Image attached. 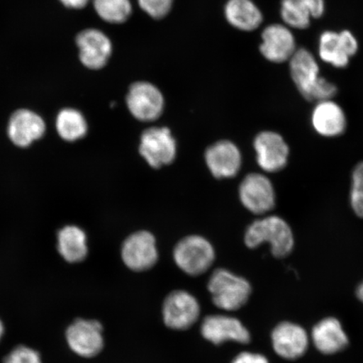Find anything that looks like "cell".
<instances>
[{"instance_id":"obj_12","label":"cell","mask_w":363,"mask_h":363,"mask_svg":"<svg viewBox=\"0 0 363 363\" xmlns=\"http://www.w3.org/2000/svg\"><path fill=\"white\" fill-rule=\"evenodd\" d=\"M298 48L293 30L284 23H275L263 30L259 49L267 61L274 63L289 62Z\"/></svg>"},{"instance_id":"obj_30","label":"cell","mask_w":363,"mask_h":363,"mask_svg":"<svg viewBox=\"0 0 363 363\" xmlns=\"http://www.w3.org/2000/svg\"><path fill=\"white\" fill-rule=\"evenodd\" d=\"M63 6L72 9H82L86 6L89 0H59Z\"/></svg>"},{"instance_id":"obj_1","label":"cell","mask_w":363,"mask_h":363,"mask_svg":"<svg viewBox=\"0 0 363 363\" xmlns=\"http://www.w3.org/2000/svg\"><path fill=\"white\" fill-rule=\"evenodd\" d=\"M289 65L295 88L307 101L333 99L337 94V86L321 76L319 61L310 50L298 48Z\"/></svg>"},{"instance_id":"obj_3","label":"cell","mask_w":363,"mask_h":363,"mask_svg":"<svg viewBox=\"0 0 363 363\" xmlns=\"http://www.w3.org/2000/svg\"><path fill=\"white\" fill-rule=\"evenodd\" d=\"M208 291L215 306L225 311H235L247 303L252 286L242 277L225 269H218L208 279Z\"/></svg>"},{"instance_id":"obj_23","label":"cell","mask_w":363,"mask_h":363,"mask_svg":"<svg viewBox=\"0 0 363 363\" xmlns=\"http://www.w3.org/2000/svg\"><path fill=\"white\" fill-rule=\"evenodd\" d=\"M318 57L326 65L340 69L348 67L352 59L344 47L340 31L333 30H325L320 35Z\"/></svg>"},{"instance_id":"obj_22","label":"cell","mask_w":363,"mask_h":363,"mask_svg":"<svg viewBox=\"0 0 363 363\" xmlns=\"http://www.w3.org/2000/svg\"><path fill=\"white\" fill-rule=\"evenodd\" d=\"M225 15L231 26L244 31L257 29L263 20L260 9L252 0H229Z\"/></svg>"},{"instance_id":"obj_24","label":"cell","mask_w":363,"mask_h":363,"mask_svg":"<svg viewBox=\"0 0 363 363\" xmlns=\"http://www.w3.org/2000/svg\"><path fill=\"white\" fill-rule=\"evenodd\" d=\"M57 133L67 143L78 142L88 134L87 120L74 108H65L58 112L55 120Z\"/></svg>"},{"instance_id":"obj_29","label":"cell","mask_w":363,"mask_h":363,"mask_svg":"<svg viewBox=\"0 0 363 363\" xmlns=\"http://www.w3.org/2000/svg\"><path fill=\"white\" fill-rule=\"evenodd\" d=\"M231 363H269L262 354L244 352L235 357Z\"/></svg>"},{"instance_id":"obj_20","label":"cell","mask_w":363,"mask_h":363,"mask_svg":"<svg viewBox=\"0 0 363 363\" xmlns=\"http://www.w3.org/2000/svg\"><path fill=\"white\" fill-rule=\"evenodd\" d=\"M57 248L66 262H83L89 253L87 234L78 225H65L57 231Z\"/></svg>"},{"instance_id":"obj_21","label":"cell","mask_w":363,"mask_h":363,"mask_svg":"<svg viewBox=\"0 0 363 363\" xmlns=\"http://www.w3.org/2000/svg\"><path fill=\"white\" fill-rule=\"evenodd\" d=\"M312 339L318 350L325 354L338 352L348 345L347 335L335 318H328L317 324L313 329Z\"/></svg>"},{"instance_id":"obj_2","label":"cell","mask_w":363,"mask_h":363,"mask_svg":"<svg viewBox=\"0 0 363 363\" xmlns=\"http://www.w3.org/2000/svg\"><path fill=\"white\" fill-rule=\"evenodd\" d=\"M264 243L270 245L271 252L275 257L289 256L295 245L292 227L284 218L274 215L252 222L245 233V244L253 249Z\"/></svg>"},{"instance_id":"obj_32","label":"cell","mask_w":363,"mask_h":363,"mask_svg":"<svg viewBox=\"0 0 363 363\" xmlns=\"http://www.w3.org/2000/svg\"><path fill=\"white\" fill-rule=\"evenodd\" d=\"M4 330V325L2 323V321L0 320V340H1V338L3 337Z\"/></svg>"},{"instance_id":"obj_15","label":"cell","mask_w":363,"mask_h":363,"mask_svg":"<svg viewBox=\"0 0 363 363\" xmlns=\"http://www.w3.org/2000/svg\"><path fill=\"white\" fill-rule=\"evenodd\" d=\"M313 129L325 138L342 135L347 128V118L343 108L333 99L315 103L311 116Z\"/></svg>"},{"instance_id":"obj_7","label":"cell","mask_w":363,"mask_h":363,"mask_svg":"<svg viewBox=\"0 0 363 363\" xmlns=\"http://www.w3.org/2000/svg\"><path fill=\"white\" fill-rule=\"evenodd\" d=\"M253 146L258 166L267 174H275L287 167L290 147L282 135L272 130L262 131L257 135Z\"/></svg>"},{"instance_id":"obj_26","label":"cell","mask_w":363,"mask_h":363,"mask_svg":"<svg viewBox=\"0 0 363 363\" xmlns=\"http://www.w3.org/2000/svg\"><path fill=\"white\" fill-rule=\"evenodd\" d=\"M349 201L354 214L363 219V161L358 162L352 172Z\"/></svg>"},{"instance_id":"obj_25","label":"cell","mask_w":363,"mask_h":363,"mask_svg":"<svg viewBox=\"0 0 363 363\" xmlns=\"http://www.w3.org/2000/svg\"><path fill=\"white\" fill-rule=\"evenodd\" d=\"M95 11L104 21L121 24L133 11L130 0H94Z\"/></svg>"},{"instance_id":"obj_5","label":"cell","mask_w":363,"mask_h":363,"mask_svg":"<svg viewBox=\"0 0 363 363\" xmlns=\"http://www.w3.org/2000/svg\"><path fill=\"white\" fill-rule=\"evenodd\" d=\"M199 316L201 305L198 299L186 290H174L163 302V322L171 330H189L196 323Z\"/></svg>"},{"instance_id":"obj_17","label":"cell","mask_w":363,"mask_h":363,"mask_svg":"<svg viewBox=\"0 0 363 363\" xmlns=\"http://www.w3.org/2000/svg\"><path fill=\"white\" fill-rule=\"evenodd\" d=\"M325 9V0H282L280 16L289 28L303 30L311 26L313 20L320 19Z\"/></svg>"},{"instance_id":"obj_11","label":"cell","mask_w":363,"mask_h":363,"mask_svg":"<svg viewBox=\"0 0 363 363\" xmlns=\"http://www.w3.org/2000/svg\"><path fill=\"white\" fill-rule=\"evenodd\" d=\"M126 104L135 119L153 121L161 116L164 99L156 86L147 82H138L130 88Z\"/></svg>"},{"instance_id":"obj_14","label":"cell","mask_w":363,"mask_h":363,"mask_svg":"<svg viewBox=\"0 0 363 363\" xmlns=\"http://www.w3.org/2000/svg\"><path fill=\"white\" fill-rule=\"evenodd\" d=\"M67 340L79 356L94 357L103 350V326L94 320H77L67 330Z\"/></svg>"},{"instance_id":"obj_6","label":"cell","mask_w":363,"mask_h":363,"mask_svg":"<svg viewBox=\"0 0 363 363\" xmlns=\"http://www.w3.org/2000/svg\"><path fill=\"white\" fill-rule=\"evenodd\" d=\"M240 202L255 215H267L276 206L277 195L269 177L250 174L245 177L239 188Z\"/></svg>"},{"instance_id":"obj_4","label":"cell","mask_w":363,"mask_h":363,"mask_svg":"<svg viewBox=\"0 0 363 363\" xmlns=\"http://www.w3.org/2000/svg\"><path fill=\"white\" fill-rule=\"evenodd\" d=\"M174 259L186 274L197 277L207 272L214 263L215 249L201 235H189L176 245Z\"/></svg>"},{"instance_id":"obj_9","label":"cell","mask_w":363,"mask_h":363,"mask_svg":"<svg viewBox=\"0 0 363 363\" xmlns=\"http://www.w3.org/2000/svg\"><path fill=\"white\" fill-rule=\"evenodd\" d=\"M140 153L153 169L169 165L176 157V142L167 127H152L140 136Z\"/></svg>"},{"instance_id":"obj_10","label":"cell","mask_w":363,"mask_h":363,"mask_svg":"<svg viewBox=\"0 0 363 363\" xmlns=\"http://www.w3.org/2000/svg\"><path fill=\"white\" fill-rule=\"evenodd\" d=\"M121 257L130 270L144 272L151 269L158 260L155 238L146 230L130 235L122 245Z\"/></svg>"},{"instance_id":"obj_28","label":"cell","mask_w":363,"mask_h":363,"mask_svg":"<svg viewBox=\"0 0 363 363\" xmlns=\"http://www.w3.org/2000/svg\"><path fill=\"white\" fill-rule=\"evenodd\" d=\"M4 363H42L38 352L33 349L20 346L9 354Z\"/></svg>"},{"instance_id":"obj_18","label":"cell","mask_w":363,"mask_h":363,"mask_svg":"<svg viewBox=\"0 0 363 363\" xmlns=\"http://www.w3.org/2000/svg\"><path fill=\"white\" fill-rule=\"evenodd\" d=\"M206 162L216 178L225 179L238 174L242 158L239 148L233 143L220 140L207 149Z\"/></svg>"},{"instance_id":"obj_16","label":"cell","mask_w":363,"mask_h":363,"mask_svg":"<svg viewBox=\"0 0 363 363\" xmlns=\"http://www.w3.org/2000/svg\"><path fill=\"white\" fill-rule=\"evenodd\" d=\"M82 63L90 69H101L106 65L112 53V43L108 36L96 29L82 31L76 38Z\"/></svg>"},{"instance_id":"obj_27","label":"cell","mask_w":363,"mask_h":363,"mask_svg":"<svg viewBox=\"0 0 363 363\" xmlns=\"http://www.w3.org/2000/svg\"><path fill=\"white\" fill-rule=\"evenodd\" d=\"M142 10L154 19H161L169 13L172 0H138Z\"/></svg>"},{"instance_id":"obj_31","label":"cell","mask_w":363,"mask_h":363,"mask_svg":"<svg viewBox=\"0 0 363 363\" xmlns=\"http://www.w3.org/2000/svg\"><path fill=\"white\" fill-rule=\"evenodd\" d=\"M357 296L361 299V301L363 303V283L359 286V287H358Z\"/></svg>"},{"instance_id":"obj_8","label":"cell","mask_w":363,"mask_h":363,"mask_svg":"<svg viewBox=\"0 0 363 363\" xmlns=\"http://www.w3.org/2000/svg\"><path fill=\"white\" fill-rule=\"evenodd\" d=\"M47 124L39 113L29 108H19L9 119L8 139L18 148H28L44 138Z\"/></svg>"},{"instance_id":"obj_19","label":"cell","mask_w":363,"mask_h":363,"mask_svg":"<svg viewBox=\"0 0 363 363\" xmlns=\"http://www.w3.org/2000/svg\"><path fill=\"white\" fill-rule=\"evenodd\" d=\"M272 342L279 356L292 360L306 352L308 340L306 330L301 326L284 322L272 331Z\"/></svg>"},{"instance_id":"obj_13","label":"cell","mask_w":363,"mask_h":363,"mask_svg":"<svg viewBox=\"0 0 363 363\" xmlns=\"http://www.w3.org/2000/svg\"><path fill=\"white\" fill-rule=\"evenodd\" d=\"M202 337L214 345L225 342L248 344L251 334L238 318L226 315H211L204 318L201 328Z\"/></svg>"}]
</instances>
